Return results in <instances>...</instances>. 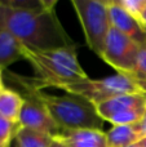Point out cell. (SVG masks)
I'll use <instances>...</instances> for the list:
<instances>
[{"label": "cell", "mask_w": 146, "mask_h": 147, "mask_svg": "<svg viewBox=\"0 0 146 147\" xmlns=\"http://www.w3.org/2000/svg\"><path fill=\"white\" fill-rule=\"evenodd\" d=\"M23 102L25 99L22 94L13 89L4 88L0 92V117L18 124Z\"/></svg>", "instance_id": "7c38bea8"}, {"label": "cell", "mask_w": 146, "mask_h": 147, "mask_svg": "<svg viewBox=\"0 0 146 147\" xmlns=\"http://www.w3.org/2000/svg\"><path fill=\"white\" fill-rule=\"evenodd\" d=\"M23 106L20 114V127L30 128L34 130H39V132L47 133V134L52 136V137H58L64 129L56 124L53 117L49 115L48 110L44 107L39 99H36L28 92H25L23 96Z\"/></svg>", "instance_id": "ba28073f"}, {"label": "cell", "mask_w": 146, "mask_h": 147, "mask_svg": "<svg viewBox=\"0 0 146 147\" xmlns=\"http://www.w3.org/2000/svg\"><path fill=\"white\" fill-rule=\"evenodd\" d=\"M146 94V93H145ZM145 110H146V102H145Z\"/></svg>", "instance_id": "4316f807"}, {"label": "cell", "mask_w": 146, "mask_h": 147, "mask_svg": "<svg viewBox=\"0 0 146 147\" xmlns=\"http://www.w3.org/2000/svg\"><path fill=\"white\" fill-rule=\"evenodd\" d=\"M118 1L127 12L131 13L133 17L139 20V14L141 12L142 5H144V0H118Z\"/></svg>", "instance_id": "e0dca14e"}, {"label": "cell", "mask_w": 146, "mask_h": 147, "mask_svg": "<svg viewBox=\"0 0 146 147\" xmlns=\"http://www.w3.org/2000/svg\"><path fill=\"white\" fill-rule=\"evenodd\" d=\"M107 7L111 27L119 30L140 45L146 43L145 28L141 26V23L136 17L127 12L119 4L118 0H107Z\"/></svg>", "instance_id": "9c48e42d"}, {"label": "cell", "mask_w": 146, "mask_h": 147, "mask_svg": "<svg viewBox=\"0 0 146 147\" xmlns=\"http://www.w3.org/2000/svg\"><path fill=\"white\" fill-rule=\"evenodd\" d=\"M87 45L101 58L111 28L107 0H72Z\"/></svg>", "instance_id": "277c9868"}, {"label": "cell", "mask_w": 146, "mask_h": 147, "mask_svg": "<svg viewBox=\"0 0 146 147\" xmlns=\"http://www.w3.org/2000/svg\"><path fill=\"white\" fill-rule=\"evenodd\" d=\"M129 147H137V146H136V143H135V145H132V146H129Z\"/></svg>", "instance_id": "484cf974"}, {"label": "cell", "mask_w": 146, "mask_h": 147, "mask_svg": "<svg viewBox=\"0 0 146 147\" xmlns=\"http://www.w3.org/2000/svg\"><path fill=\"white\" fill-rule=\"evenodd\" d=\"M18 128H20V124H14V123H10L0 117V142L12 141L14 138Z\"/></svg>", "instance_id": "9a60e30c"}, {"label": "cell", "mask_w": 146, "mask_h": 147, "mask_svg": "<svg viewBox=\"0 0 146 147\" xmlns=\"http://www.w3.org/2000/svg\"><path fill=\"white\" fill-rule=\"evenodd\" d=\"M67 147H109L107 137L102 129L64 130L58 137Z\"/></svg>", "instance_id": "30bf717a"}, {"label": "cell", "mask_w": 146, "mask_h": 147, "mask_svg": "<svg viewBox=\"0 0 146 147\" xmlns=\"http://www.w3.org/2000/svg\"><path fill=\"white\" fill-rule=\"evenodd\" d=\"M145 34H146V28H145Z\"/></svg>", "instance_id": "83f0119b"}, {"label": "cell", "mask_w": 146, "mask_h": 147, "mask_svg": "<svg viewBox=\"0 0 146 147\" xmlns=\"http://www.w3.org/2000/svg\"><path fill=\"white\" fill-rule=\"evenodd\" d=\"M132 79L136 83L139 90L142 92V93H146V79H135V78H132Z\"/></svg>", "instance_id": "ffe728a7"}, {"label": "cell", "mask_w": 146, "mask_h": 147, "mask_svg": "<svg viewBox=\"0 0 146 147\" xmlns=\"http://www.w3.org/2000/svg\"><path fill=\"white\" fill-rule=\"evenodd\" d=\"M78 47L59 48L53 51L34 52L23 48V58L32 66L35 79L27 81L36 89L59 88L88 79V75L80 66L76 54Z\"/></svg>", "instance_id": "7a4b0ae2"}, {"label": "cell", "mask_w": 146, "mask_h": 147, "mask_svg": "<svg viewBox=\"0 0 146 147\" xmlns=\"http://www.w3.org/2000/svg\"><path fill=\"white\" fill-rule=\"evenodd\" d=\"M61 89L72 96L82 97L95 106L116 96L140 92L133 79L123 74H116L103 79L88 78L79 83L65 85Z\"/></svg>", "instance_id": "5b68a950"}, {"label": "cell", "mask_w": 146, "mask_h": 147, "mask_svg": "<svg viewBox=\"0 0 146 147\" xmlns=\"http://www.w3.org/2000/svg\"><path fill=\"white\" fill-rule=\"evenodd\" d=\"M106 137L109 147H129L140 141L135 125H113Z\"/></svg>", "instance_id": "4fadbf2b"}, {"label": "cell", "mask_w": 146, "mask_h": 147, "mask_svg": "<svg viewBox=\"0 0 146 147\" xmlns=\"http://www.w3.org/2000/svg\"><path fill=\"white\" fill-rule=\"evenodd\" d=\"M136 146H137V147H146V137L141 138V140H140L139 142L136 143Z\"/></svg>", "instance_id": "7402d4cb"}, {"label": "cell", "mask_w": 146, "mask_h": 147, "mask_svg": "<svg viewBox=\"0 0 146 147\" xmlns=\"http://www.w3.org/2000/svg\"><path fill=\"white\" fill-rule=\"evenodd\" d=\"M146 94L142 92L116 96L102 103L96 109L103 121L113 125H136L145 115Z\"/></svg>", "instance_id": "8992f818"}, {"label": "cell", "mask_w": 146, "mask_h": 147, "mask_svg": "<svg viewBox=\"0 0 146 147\" xmlns=\"http://www.w3.org/2000/svg\"><path fill=\"white\" fill-rule=\"evenodd\" d=\"M23 58V47L0 20V70Z\"/></svg>", "instance_id": "8fae6325"}, {"label": "cell", "mask_w": 146, "mask_h": 147, "mask_svg": "<svg viewBox=\"0 0 146 147\" xmlns=\"http://www.w3.org/2000/svg\"><path fill=\"white\" fill-rule=\"evenodd\" d=\"M9 147H20V146H18V143L16 142V140L13 138V141H12V143H10V146H9Z\"/></svg>", "instance_id": "d4e9b609"}, {"label": "cell", "mask_w": 146, "mask_h": 147, "mask_svg": "<svg viewBox=\"0 0 146 147\" xmlns=\"http://www.w3.org/2000/svg\"><path fill=\"white\" fill-rule=\"evenodd\" d=\"M139 22L141 23V26L146 28V0H144V5L141 8V12L139 14Z\"/></svg>", "instance_id": "d6986e66"}, {"label": "cell", "mask_w": 146, "mask_h": 147, "mask_svg": "<svg viewBox=\"0 0 146 147\" xmlns=\"http://www.w3.org/2000/svg\"><path fill=\"white\" fill-rule=\"evenodd\" d=\"M131 78L135 79H146V43L140 45L139 58H137L136 71Z\"/></svg>", "instance_id": "2e32d148"}, {"label": "cell", "mask_w": 146, "mask_h": 147, "mask_svg": "<svg viewBox=\"0 0 146 147\" xmlns=\"http://www.w3.org/2000/svg\"><path fill=\"white\" fill-rule=\"evenodd\" d=\"M5 86H4V81H3V71L0 70V92L4 89Z\"/></svg>", "instance_id": "603a6c76"}, {"label": "cell", "mask_w": 146, "mask_h": 147, "mask_svg": "<svg viewBox=\"0 0 146 147\" xmlns=\"http://www.w3.org/2000/svg\"><path fill=\"white\" fill-rule=\"evenodd\" d=\"M139 52L140 44L119 30L111 27L101 58L118 74L131 76L136 71Z\"/></svg>", "instance_id": "52a82bcc"}, {"label": "cell", "mask_w": 146, "mask_h": 147, "mask_svg": "<svg viewBox=\"0 0 146 147\" xmlns=\"http://www.w3.org/2000/svg\"><path fill=\"white\" fill-rule=\"evenodd\" d=\"M12 141H8V142H0V147H9L10 143H12Z\"/></svg>", "instance_id": "cb8c5ba5"}, {"label": "cell", "mask_w": 146, "mask_h": 147, "mask_svg": "<svg viewBox=\"0 0 146 147\" xmlns=\"http://www.w3.org/2000/svg\"><path fill=\"white\" fill-rule=\"evenodd\" d=\"M14 140L20 147H51L53 142L52 136L25 127L18 128Z\"/></svg>", "instance_id": "5bb4252c"}, {"label": "cell", "mask_w": 146, "mask_h": 147, "mask_svg": "<svg viewBox=\"0 0 146 147\" xmlns=\"http://www.w3.org/2000/svg\"><path fill=\"white\" fill-rule=\"evenodd\" d=\"M51 147H67V146L65 145L62 141L57 140V138H53V142H52V146Z\"/></svg>", "instance_id": "44dd1931"}, {"label": "cell", "mask_w": 146, "mask_h": 147, "mask_svg": "<svg viewBox=\"0 0 146 147\" xmlns=\"http://www.w3.org/2000/svg\"><path fill=\"white\" fill-rule=\"evenodd\" d=\"M135 128H136V132H137V134H139L140 140L146 137V112L144 116H142V119L135 125Z\"/></svg>", "instance_id": "ac0fdd59"}, {"label": "cell", "mask_w": 146, "mask_h": 147, "mask_svg": "<svg viewBox=\"0 0 146 147\" xmlns=\"http://www.w3.org/2000/svg\"><path fill=\"white\" fill-rule=\"evenodd\" d=\"M16 83L21 84L25 92L31 93L44 105L56 124L64 130L76 129H102L103 120L100 117L95 105L84 98L72 94L51 96L36 89L27 81V78L12 75Z\"/></svg>", "instance_id": "3957f363"}, {"label": "cell", "mask_w": 146, "mask_h": 147, "mask_svg": "<svg viewBox=\"0 0 146 147\" xmlns=\"http://www.w3.org/2000/svg\"><path fill=\"white\" fill-rule=\"evenodd\" d=\"M57 1H0V20L23 48L34 52L78 47L56 13Z\"/></svg>", "instance_id": "6da1fadb"}]
</instances>
